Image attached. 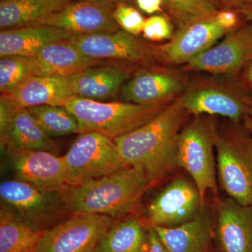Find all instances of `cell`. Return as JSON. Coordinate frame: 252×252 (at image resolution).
<instances>
[{"label": "cell", "instance_id": "32", "mask_svg": "<svg viewBox=\"0 0 252 252\" xmlns=\"http://www.w3.org/2000/svg\"><path fill=\"white\" fill-rule=\"evenodd\" d=\"M215 17L219 24L228 32L233 31L245 23L236 10H220L215 15Z\"/></svg>", "mask_w": 252, "mask_h": 252}, {"label": "cell", "instance_id": "21", "mask_svg": "<svg viewBox=\"0 0 252 252\" xmlns=\"http://www.w3.org/2000/svg\"><path fill=\"white\" fill-rule=\"evenodd\" d=\"M74 34L61 28L44 25L3 30L0 32V57H35L44 46L69 39Z\"/></svg>", "mask_w": 252, "mask_h": 252}, {"label": "cell", "instance_id": "34", "mask_svg": "<svg viewBox=\"0 0 252 252\" xmlns=\"http://www.w3.org/2000/svg\"><path fill=\"white\" fill-rule=\"evenodd\" d=\"M137 6L144 12L148 14L162 11L164 0H136Z\"/></svg>", "mask_w": 252, "mask_h": 252}, {"label": "cell", "instance_id": "6", "mask_svg": "<svg viewBox=\"0 0 252 252\" xmlns=\"http://www.w3.org/2000/svg\"><path fill=\"white\" fill-rule=\"evenodd\" d=\"M214 148L211 124L197 118L184 126L177 147V167H183L192 177L203 205L207 190L219 200Z\"/></svg>", "mask_w": 252, "mask_h": 252}, {"label": "cell", "instance_id": "40", "mask_svg": "<svg viewBox=\"0 0 252 252\" xmlns=\"http://www.w3.org/2000/svg\"><path fill=\"white\" fill-rule=\"evenodd\" d=\"M93 252V251H92V252Z\"/></svg>", "mask_w": 252, "mask_h": 252}, {"label": "cell", "instance_id": "1", "mask_svg": "<svg viewBox=\"0 0 252 252\" xmlns=\"http://www.w3.org/2000/svg\"><path fill=\"white\" fill-rule=\"evenodd\" d=\"M189 114L179 97L151 122L114 139L124 161L144 172L151 184L167 175L177 167L179 138Z\"/></svg>", "mask_w": 252, "mask_h": 252}, {"label": "cell", "instance_id": "15", "mask_svg": "<svg viewBox=\"0 0 252 252\" xmlns=\"http://www.w3.org/2000/svg\"><path fill=\"white\" fill-rule=\"evenodd\" d=\"M247 95L220 86L202 85L190 89L180 97L189 114L222 116L238 125L245 117L252 115V109L245 102Z\"/></svg>", "mask_w": 252, "mask_h": 252}, {"label": "cell", "instance_id": "8", "mask_svg": "<svg viewBox=\"0 0 252 252\" xmlns=\"http://www.w3.org/2000/svg\"><path fill=\"white\" fill-rule=\"evenodd\" d=\"M252 56V22H245L228 32L217 45L190 60L184 69L238 77Z\"/></svg>", "mask_w": 252, "mask_h": 252}, {"label": "cell", "instance_id": "7", "mask_svg": "<svg viewBox=\"0 0 252 252\" xmlns=\"http://www.w3.org/2000/svg\"><path fill=\"white\" fill-rule=\"evenodd\" d=\"M106 215H74L41 233L34 252H91L112 225Z\"/></svg>", "mask_w": 252, "mask_h": 252}, {"label": "cell", "instance_id": "9", "mask_svg": "<svg viewBox=\"0 0 252 252\" xmlns=\"http://www.w3.org/2000/svg\"><path fill=\"white\" fill-rule=\"evenodd\" d=\"M0 196L9 210L36 229L54 220L64 207L59 192L18 179L1 182Z\"/></svg>", "mask_w": 252, "mask_h": 252}, {"label": "cell", "instance_id": "35", "mask_svg": "<svg viewBox=\"0 0 252 252\" xmlns=\"http://www.w3.org/2000/svg\"><path fill=\"white\" fill-rule=\"evenodd\" d=\"M148 248L149 252H168L152 225L149 228Z\"/></svg>", "mask_w": 252, "mask_h": 252}, {"label": "cell", "instance_id": "18", "mask_svg": "<svg viewBox=\"0 0 252 252\" xmlns=\"http://www.w3.org/2000/svg\"><path fill=\"white\" fill-rule=\"evenodd\" d=\"M134 68L122 64H104L88 68L69 78L74 95L101 101L115 97Z\"/></svg>", "mask_w": 252, "mask_h": 252}, {"label": "cell", "instance_id": "37", "mask_svg": "<svg viewBox=\"0 0 252 252\" xmlns=\"http://www.w3.org/2000/svg\"><path fill=\"white\" fill-rule=\"evenodd\" d=\"M249 0H220L225 9L237 10L246 4Z\"/></svg>", "mask_w": 252, "mask_h": 252}, {"label": "cell", "instance_id": "13", "mask_svg": "<svg viewBox=\"0 0 252 252\" xmlns=\"http://www.w3.org/2000/svg\"><path fill=\"white\" fill-rule=\"evenodd\" d=\"M113 10L94 0H75L33 25L54 26L73 34L114 32L120 28L113 17Z\"/></svg>", "mask_w": 252, "mask_h": 252}, {"label": "cell", "instance_id": "27", "mask_svg": "<svg viewBox=\"0 0 252 252\" xmlns=\"http://www.w3.org/2000/svg\"><path fill=\"white\" fill-rule=\"evenodd\" d=\"M28 109L50 137L79 133L77 119L62 106H36Z\"/></svg>", "mask_w": 252, "mask_h": 252}, {"label": "cell", "instance_id": "3", "mask_svg": "<svg viewBox=\"0 0 252 252\" xmlns=\"http://www.w3.org/2000/svg\"><path fill=\"white\" fill-rule=\"evenodd\" d=\"M172 101L139 104L104 102L73 95L63 107L77 119L79 134L94 131L114 140L151 122Z\"/></svg>", "mask_w": 252, "mask_h": 252}, {"label": "cell", "instance_id": "23", "mask_svg": "<svg viewBox=\"0 0 252 252\" xmlns=\"http://www.w3.org/2000/svg\"><path fill=\"white\" fill-rule=\"evenodd\" d=\"M1 148L21 150L47 151L55 153L56 144L39 125L29 109L15 113L6 135L1 139Z\"/></svg>", "mask_w": 252, "mask_h": 252}, {"label": "cell", "instance_id": "14", "mask_svg": "<svg viewBox=\"0 0 252 252\" xmlns=\"http://www.w3.org/2000/svg\"><path fill=\"white\" fill-rule=\"evenodd\" d=\"M6 149L18 180L59 193L67 187L63 157L47 151Z\"/></svg>", "mask_w": 252, "mask_h": 252}, {"label": "cell", "instance_id": "39", "mask_svg": "<svg viewBox=\"0 0 252 252\" xmlns=\"http://www.w3.org/2000/svg\"><path fill=\"white\" fill-rule=\"evenodd\" d=\"M94 1L106 5V6L110 7L111 9H114L118 5L126 4L130 0H94Z\"/></svg>", "mask_w": 252, "mask_h": 252}, {"label": "cell", "instance_id": "17", "mask_svg": "<svg viewBox=\"0 0 252 252\" xmlns=\"http://www.w3.org/2000/svg\"><path fill=\"white\" fill-rule=\"evenodd\" d=\"M74 95L69 77L34 76L11 94H1V100L19 110L36 106H64Z\"/></svg>", "mask_w": 252, "mask_h": 252}, {"label": "cell", "instance_id": "11", "mask_svg": "<svg viewBox=\"0 0 252 252\" xmlns=\"http://www.w3.org/2000/svg\"><path fill=\"white\" fill-rule=\"evenodd\" d=\"M204 209L195 184L179 177L170 182L148 207L152 225L178 226L193 220Z\"/></svg>", "mask_w": 252, "mask_h": 252}, {"label": "cell", "instance_id": "22", "mask_svg": "<svg viewBox=\"0 0 252 252\" xmlns=\"http://www.w3.org/2000/svg\"><path fill=\"white\" fill-rule=\"evenodd\" d=\"M168 252H207L212 238L211 225L205 210L178 226L152 225Z\"/></svg>", "mask_w": 252, "mask_h": 252}, {"label": "cell", "instance_id": "5", "mask_svg": "<svg viewBox=\"0 0 252 252\" xmlns=\"http://www.w3.org/2000/svg\"><path fill=\"white\" fill-rule=\"evenodd\" d=\"M67 186L75 187L130 167L114 139L97 132L79 134L63 157Z\"/></svg>", "mask_w": 252, "mask_h": 252}, {"label": "cell", "instance_id": "33", "mask_svg": "<svg viewBox=\"0 0 252 252\" xmlns=\"http://www.w3.org/2000/svg\"><path fill=\"white\" fill-rule=\"evenodd\" d=\"M238 77L244 89L252 94V56L244 66Z\"/></svg>", "mask_w": 252, "mask_h": 252}, {"label": "cell", "instance_id": "31", "mask_svg": "<svg viewBox=\"0 0 252 252\" xmlns=\"http://www.w3.org/2000/svg\"><path fill=\"white\" fill-rule=\"evenodd\" d=\"M142 33L148 40L160 41L170 40L175 31L170 18L164 15L157 14L145 19Z\"/></svg>", "mask_w": 252, "mask_h": 252}, {"label": "cell", "instance_id": "16", "mask_svg": "<svg viewBox=\"0 0 252 252\" xmlns=\"http://www.w3.org/2000/svg\"><path fill=\"white\" fill-rule=\"evenodd\" d=\"M217 202L219 252H252V203L243 205L230 197Z\"/></svg>", "mask_w": 252, "mask_h": 252}, {"label": "cell", "instance_id": "36", "mask_svg": "<svg viewBox=\"0 0 252 252\" xmlns=\"http://www.w3.org/2000/svg\"><path fill=\"white\" fill-rule=\"evenodd\" d=\"M236 11L245 22H252V0H249L246 4Z\"/></svg>", "mask_w": 252, "mask_h": 252}, {"label": "cell", "instance_id": "26", "mask_svg": "<svg viewBox=\"0 0 252 252\" xmlns=\"http://www.w3.org/2000/svg\"><path fill=\"white\" fill-rule=\"evenodd\" d=\"M147 247L142 224L130 218L112 225L93 252H146Z\"/></svg>", "mask_w": 252, "mask_h": 252}, {"label": "cell", "instance_id": "10", "mask_svg": "<svg viewBox=\"0 0 252 252\" xmlns=\"http://www.w3.org/2000/svg\"><path fill=\"white\" fill-rule=\"evenodd\" d=\"M215 15L178 28L170 40L153 46L156 59L167 64H185L215 45L228 32L219 24Z\"/></svg>", "mask_w": 252, "mask_h": 252}, {"label": "cell", "instance_id": "19", "mask_svg": "<svg viewBox=\"0 0 252 252\" xmlns=\"http://www.w3.org/2000/svg\"><path fill=\"white\" fill-rule=\"evenodd\" d=\"M182 79L164 71L142 70L123 86L121 96L124 102L149 104L175 99L183 89Z\"/></svg>", "mask_w": 252, "mask_h": 252}, {"label": "cell", "instance_id": "12", "mask_svg": "<svg viewBox=\"0 0 252 252\" xmlns=\"http://www.w3.org/2000/svg\"><path fill=\"white\" fill-rule=\"evenodd\" d=\"M69 40L81 53L95 59H115L140 63L156 59L153 47L123 30L114 32L74 34Z\"/></svg>", "mask_w": 252, "mask_h": 252}, {"label": "cell", "instance_id": "28", "mask_svg": "<svg viewBox=\"0 0 252 252\" xmlns=\"http://www.w3.org/2000/svg\"><path fill=\"white\" fill-rule=\"evenodd\" d=\"M36 74L35 57L8 56L0 60V91L1 94L14 92L23 83Z\"/></svg>", "mask_w": 252, "mask_h": 252}, {"label": "cell", "instance_id": "38", "mask_svg": "<svg viewBox=\"0 0 252 252\" xmlns=\"http://www.w3.org/2000/svg\"><path fill=\"white\" fill-rule=\"evenodd\" d=\"M245 102L252 109V97L247 95L245 97ZM243 127L252 134V115L248 116L243 121Z\"/></svg>", "mask_w": 252, "mask_h": 252}, {"label": "cell", "instance_id": "25", "mask_svg": "<svg viewBox=\"0 0 252 252\" xmlns=\"http://www.w3.org/2000/svg\"><path fill=\"white\" fill-rule=\"evenodd\" d=\"M43 231L7 209L0 211V252H34Z\"/></svg>", "mask_w": 252, "mask_h": 252}, {"label": "cell", "instance_id": "30", "mask_svg": "<svg viewBox=\"0 0 252 252\" xmlns=\"http://www.w3.org/2000/svg\"><path fill=\"white\" fill-rule=\"evenodd\" d=\"M112 15L123 31L136 36L142 32L145 19L135 8L127 4H119L113 10Z\"/></svg>", "mask_w": 252, "mask_h": 252}, {"label": "cell", "instance_id": "24", "mask_svg": "<svg viewBox=\"0 0 252 252\" xmlns=\"http://www.w3.org/2000/svg\"><path fill=\"white\" fill-rule=\"evenodd\" d=\"M75 0H1V30L24 27L59 11Z\"/></svg>", "mask_w": 252, "mask_h": 252}, {"label": "cell", "instance_id": "29", "mask_svg": "<svg viewBox=\"0 0 252 252\" xmlns=\"http://www.w3.org/2000/svg\"><path fill=\"white\" fill-rule=\"evenodd\" d=\"M164 6L178 28L215 16L220 11L214 0H164Z\"/></svg>", "mask_w": 252, "mask_h": 252}, {"label": "cell", "instance_id": "4", "mask_svg": "<svg viewBox=\"0 0 252 252\" xmlns=\"http://www.w3.org/2000/svg\"><path fill=\"white\" fill-rule=\"evenodd\" d=\"M220 185L230 198L252 203V135L245 127L220 133L211 125Z\"/></svg>", "mask_w": 252, "mask_h": 252}, {"label": "cell", "instance_id": "20", "mask_svg": "<svg viewBox=\"0 0 252 252\" xmlns=\"http://www.w3.org/2000/svg\"><path fill=\"white\" fill-rule=\"evenodd\" d=\"M36 74L70 77L88 68L106 63L81 53L69 39L44 46L35 56Z\"/></svg>", "mask_w": 252, "mask_h": 252}, {"label": "cell", "instance_id": "2", "mask_svg": "<svg viewBox=\"0 0 252 252\" xmlns=\"http://www.w3.org/2000/svg\"><path fill=\"white\" fill-rule=\"evenodd\" d=\"M150 185L144 172L127 167L82 185L67 186L60 195L64 209L73 215L113 218L130 212Z\"/></svg>", "mask_w": 252, "mask_h": 252}]
</instances>
